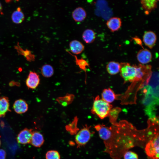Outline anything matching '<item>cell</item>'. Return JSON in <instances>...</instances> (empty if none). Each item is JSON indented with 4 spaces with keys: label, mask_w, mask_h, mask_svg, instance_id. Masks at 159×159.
<instances>
[{
    "label": "cell",
    "mask_w": 159,
    "mask_h": 159,
    "mask_svg": "<svg viewBox=\"0 0 159 159\" xmlns=\"http://www.w3.org/2000/svg\"><path fill=\"white\" fill-rule=\"evenodd\" d=\"M143 91L144 94L143 103L145 112L151 120H156L155 110L159 105V80L150 79L145 82Z\"/></svg>",
    "instance_id": "obj_1"
},
{
    "label": "cell",
    "mask_w": 159,
    "mask_h": 159,
    "mask_svg": "<svg viewBox=\"0 0 159 159\" xmlns=\"http://www.w3.org/2000/svg\"><path fill=\"white\" fill-rule=\"evenodd\" d=\"M120 64L121 75L126 82L140 80L145 79L149 73V69L147 65H131L127 62H122Z\"/></svg>",
    "instance_id": "obj_2"
},
{
    "label": "cell",
    "mask_w": 159,
    "mask_h": 159,
    "mask_svg": "<svg viewBox=\"0 0 159 159\" xmlns=\"http://www.w3.org/2000/svg\"><path fill=\"white\" fill-rule=\"evenodd\" d=\"M112 107L111 105L100 99L98 95L94 100L91 112L97 115L101 119H103L108 116Z\"/></svg>",
    "instance_id": "obj_3"
},
{
    "label": "cell",
    "mask_w": 159,
    "mask_h": 159,
    "mask_svg": "<svg viewBox=\"0 0 159 159\" xmlns=\"http://www.w3.org/2000/svg\"><path fill=\"white\" fill-rule=\"evenodd\" d=\"M145 151L147 155L152 159H159V135L156 134L146 144Z\"/></svg>",
    "instance_id": "obj_4"
},
{
    "label": "cell",
    "mask_w": 159,
    "mask_h": 159,
    "mask_svg": "<svg viewBox=\"0 0 159 159\" xmlns=\"http://www.w3.org/2000/svg\"><path fill=\"white\" fill-rule=\"evenodd\" d=\"M90 128V127L86 125L77 133L75 141L77 147L84 146L90 140L92 134Z\"/></svg>",
    "instance_id": "obj_5"
},
{
    "label": "cell",
    "mask_w": 159,
    "mask_h": 159,
    "mask_svg": "<svg viewBox=\"0 0 159 159\" xmlns=\"http://www.w3.org/2000/svg\"><path fill=\"white\" fill-rule=\"evenodd\" d=\"M96 130L98 131L100 138L105 141H108L112 136L113 129L105 126L103 124H98L95 126Z\"/></svg>",
    "instance_id": "obj_6"
},
{
    "label": "cell",
    "mask_w": 159,
    "mask_h": 159,
    "mask_svg": "<svg viewBox=\"0 0 159 159\" xmlns=\"http://www.w3.org/2000/svg\"><path fill=\"white\" fill-rule=\"evenodd\" d=\"M33 132L32 129L28 128H25L21 131L16 137L18 143L22 144L29 143Z\"/></svg>",
    "instance_id": "obj_7"
},
{
    "label": "cell",
    "mask_w": 159,
    "mask_h": 159,
    "mask_svg": "<svg viewBox=\"0 0 159 159\" xmlns=\"http://www.w3.org/2000/svg\"><path fill=\"white\" fill-rule=\"evenodd\" d=\"M40 82L39 75L35 72L30 71L26 81V86L28 88L36 89Z\"/></svg>",
    "instance_id": "obj_8"
},
{
    "label": "cell",
    "mask_w": 159,
    "mask_h": 159,
    "mask_svg": "<svg viewBox=\"0 0 159 159\" xmlns=\"http://www.w3.org/2000/svg\"><path fill=\"white\" fill-rule=\"evenodd\" d=\"M157 40V36L153 32L150 31L145 32L143 36V41L145 45L152 49L155 45Z\"/></svg>",
    "instance_id": "obj_9"
},
{
    "label": "cell",
    "mask_w": 159,
    "mask_h": 159,
    "mask_svg": "<svg viewBox=\"0 0 159 159\" xmlns=\"http://www.w3.org/2000/svg\"><path fill=\"white\" fill-rule=\"evenodd\" d=\"M152 58L150 52L147 49H143L140 50L137 55L138 61L142 64H146L150 62Z\"/></svg>",
    "instance_id": "obj_10"
},
{
    "label": "cell",
    "mask_w": 159,
    "mask_h": 159,
    "mask_svg": "<svg viewBox=\"0 0 159 159\" xmlns=\"http://www.w3.org/2000/svg\"><path fill=\"white\" fill-rule=\"evenodd\" d=\"M13 107L16 112L21 114L26 112L28 110V107L25 101L22 99H19L14 102Z\"/></svg>",
    "instance_id": "obj_11"
},
{
    "label": "cell",
    "mask_w": 159,
    "mask_h": 159,
    "mask_svg": "<svg viewBox=\"0 0 159 159\" xmlns=\"http://www.w3.org/2000/svg\"><path fill=\"white\" fill-rule=\"evenodd\" d=\"M44 139L43 135L38 131H33L30 143L36 147H40L43 144Z\"/></svg>",
    "instance_id": "obj_12"
},
{
    "label": "cell",
    "mask_w": 159,
    "mask_h": 159,
    "mask_svg": "<svg viewBox=\"0 0 159 159\" xmlns=\"http://www.w3.org/2000/svg\"><path fill=\"white\" fill-rule=\"evenodd\" d=\"M69 47L71 53L74 55L80 54L85 49V46L83 44L76 40L71 41L69 43Z\"/></svg>",
    "instance_id": "obj_13"
},
{
    "label": "cell",
    "mask_w": 159,
    "mask_h": 159,
    "mask_svg": "<svg viewBox=\"0 0 159 159\" xmlns=\"http://www.w3.org/2000/svg\"><path fill=\"white\" fill-rule=\"evenodd\" d=\"M108 28L112 32L118 30L122 25L121 19L117 17H113L110 18L106 23Z\"/></svg>",
    "instance_id": "obj_14"
},
{
    "label": "cell",
    "mask_w": 159,
    "mask_h": 159,
    "mask_svg": "<svg viewBox=\"0 0 159 159\" xmlns=\"http://www.w3.org/2000/svg\"><path fill=\"white\" fill-rule=\"evenodd\" d=\"M72 17L74 20L77 22H81L85 19L87 16L85 10L81 7L75 9L72 12Z\"/></svg>",
    "instance_id": "obj_15"
},
{
    "label": "cell",
    "mask_w": 159,
    "mask_h": 159,
    "mask_svg": "<svg viewBox=\"0 0 159 159\" xmlns=\"http://www.w3.org/2000/svg\"><path fill=\"white\" fill-rule=\"evenodd\" d=\"M8 98L6 97H0V118L4 117L6 113L10 111Z\"/></svg>",
    "instance_id": "obj_16"
},
{
    "label": "cell",
    "mask_w": 159,
    "mask_h": 159,
    "mask_svg": "<svg viewBox=\"0 0 159 159\" xmlns=\"http://www.w3.org/2000/svg\"><path fill=\"white\" fill-rule=\"evenodd\" d=\"M102 99L108 103L112 102L116 98V95L110 88L104 89L102 94Z\"/></svg>",
    "instance_id": "obj_17"
},
{
    "label": "cell",
    "mask_w": 159,
    "mask_h": 159,
    "mask_svg": "<svg viewBox=\"0 0 159 159\" xmlns=\"http://www.w3.org/2000/svg\"><path fill=\"white\" fill-rule=\"evenodd\" d=\"M82 37L83 40L86 43L90 44L94 41L96 37V34L93 30L87 29L83 32Z\"/></svg>",
    "instance_id": "obj_18"
},
{
    "label": "cell",
    "mask_w": 159,
    "mask_h": 159,
    "mask_svg": "<svg viewBox=\"0 0 159 159\" xmlns=\"http://www.w3.org/2000/svg\"><path fill=\"white\" fill-rule=\"evenodd\" d=\"M143 8L147 12H150L157 7L156 0H141Z\"/></svg>",
    "instance_id": "obj_19"
},
{
    "label": "cell",
    "mask_w": 159,
    "mask_h": 159,
    "mask_svg": "<svg viewBox=\"0 0 159 159\" xmlns=\"http://www.w3.org/2000/svg\"><path fill=\"white\" fill-rule=\"evenodd\" d=\"M120 64L115 61L109 62L106 66V69L107 72L110 74L115 75L120 72Z\"/></svg>",
    "instance_id": "obj_20"
},
{
    "label": "cell",
    "mask_w": 159,
    "mask_h": 159,
    "mask_svg": "<svg viewBox=\"0 0 159 159\" xmlns=\"http://www.w3.org/2000/svg\"><path fill=\"white\" fill-rule=\"evenodd\" d=\"M69 54L72 55L75 58V62L76 65L78 66L81 70L86 73L87 67H90V65L88 62L85 59L82 58H78L75 55L73 54L68 50H66Z\"/></svg>",
    "instance_id": "obj_21"
},
{
    "label": "cell",
    "mask_w": 159,
    "mask_h": 159,
    "mask_svg": "<svg viewBox=\"0 0 159 159\" xmlns=\"http://www.w3.org/2000/svg\"><path fill=\"white\" fill-rule=\"evenodd\" d=\"M11 18L13 22L16 24H20L23 21L24 16L20 8H18L13 12L11 15Z\"/></svg>",
    "instance_id": "obj_22"
},
{
    "label": "cell",
    "mask_w": 159,
    "mask_h": 159,
    "mask_svg": "<svg viewBox=\"0 0 159 159\" xmlns=\"http://www.w3.org/2000/svg\"><path fill=\"white\" fill-rule=\"evenodd\" d=\"M41 72L43 76L46 77H49L52 76L54 73L53 67L49 64H45L42 67Z\"/></svg>",
    "instance_id": "obj_23"
},
{
    "label": "cell",
    "mask_w": 159,
    "mask_h": 159,
    "mask_svg": "<svg viewBox=\"0 0 159 159\" xmlns=\"http://www.w3.org/2000/svg\"><path fill=\"white\" fill-rule=\"evenodd\" d=\"M46 159H60V156L59 153L55 150H50L46 154Z\"/></svg>",
    "instance_id": "obj_24"
},
{
    "label": "cell",
    "mask_w": 159,
    "mask_h": 159,
    "mask_svg": "<svg viewBox=\"0 0 159 159\" xmlns=\"http://www.w3.org/2000/svg\"><path fill=\"white\" fill-rule=\"evenodd\" d=\"M120 109L119 108H115L112 109L110 112L108 116H109L110 120L112 123L115 122L116 120L117 117L119 113Z\"/></svg>",
    "instance_id": "obj_25"
},
{
    "label": "cell",
    "mask_w": 159,
    "mask_h": 159,
    "mask_svg": "<svg viewBox=\"0 0 159 159\" xmlns=\"http://www.w3.org/2000/svg\"><path fill=\"white\" fill-rule=\"evenodd\" d=\"M77 119L75 121H74V122L66 127L67 130L69 132L71 135L76 134L78 130H79L77 127V120L76 121Z\"/></svg>",
    "instance_id": "obj_26"
},
{
    "label": "cell",
    "mask_w": 159,
    "mask_h": 159,
    "mask_svg": "<svg viewBox=\"0 0 159 159\" xmlns=\"http://www.w3.org/2000/svg\"><path fill=\"white\" fill-rule=\"evenodd\" d=\"M124 159H138V156L135 153L132 151H127L124 154Z\"/></svg>",
    "instance_id": "obj_27"
},
{
    "label": "cell",
    "mask_w": 159,
    "mask_h": 159,
    "mask_svg": "<svg viewBox=\"0 0 159 159\" xmlns=\"http://www.w3.org/2000/svg\"><path fill=\"white\" fill-rule=\"evenodd\" d=\"M6 153L3 149H0V159H6Z\"/></svg>",
    "instance_id": "obj_28"
},
{
    "label": "cell",
    "mask_w": 159,
    "mask_h": 159,
    "mask_svg": "<svg viewBox=\"0 0 159 159\" xmlns=\"http://www.w3.org/2000/svg\"><path fill=\"white\" fill-rule=\"evenodd\" d=\"M134 39L136 42L139 45H141L142 42L140 39L138 38L135 37Z\"/></svg>",
    "instance_id": "obj_29"
},
{
    "label": "cell",
    "mask_w": 159,
    "mask_h": 159,
    "mask_svg": "<svg viewBox=\"0 0 159 159\" xmlns=\"http://www.w3.org/2000/svg\"><path fill=\"white\" fill-rule=\"evenodd\" d=\"M2 9V6L1 4V3L0 2V11H1Z\"/></svg>",
    "instance_id": "obj_30"
},
{
    "label": "cell",
    "mask_w": 159,
    "mask_h": 159,
    "mask_svg": "<svg viewBox=\"0 0 159 159\" xmlns=\"http://www.w3.org/2000/svg\"><path fill=\"white\" fill-rule=\"evenodd\" d=\"M1 140H0V147L1 145Z\"/></svg>",
    "instance_id": "obj_31"
},
{
    "label": "cell",
    "mask_w": 159,
    "mask_h": 159,
    "mask_svg": "<svg viewBox=\"0 0 159 159\" xmlns=\"http://www.w3.org/2000/svg\"><path fill=\"white\" fill-rule=\"evenodd\" d=\"M6 0L8 1H11V0ZM16 0L17 1L18 0Z\"/></svg>",
    "instance_id": "obj_32"
},
{
    "label": "cell",
    "mask_w": 159,
    "mask_h": 159,
    "mask_svg": "<svg viewBox=\"0 0 159 159\" xmlns=\"http://www.w3.org/2000/svg\"><path fill=\"white\" fill-rule=\"evenodd\" d=\"M157 1H158L159 0H156Z\"/></svg>",
    "instance_id": "obj_33"
}]
</instances>
